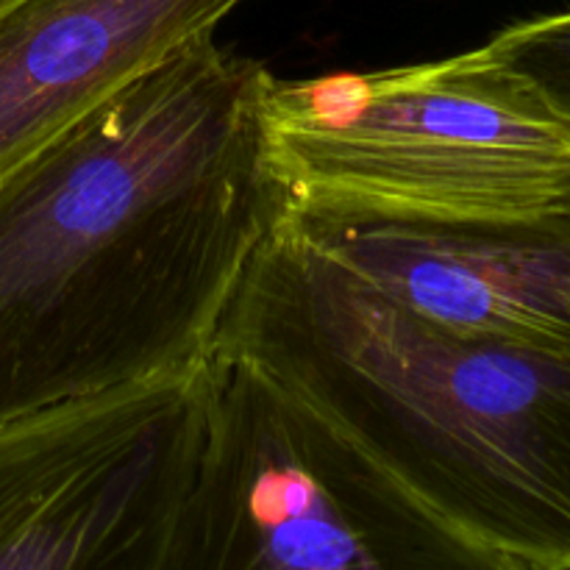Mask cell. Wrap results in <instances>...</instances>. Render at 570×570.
Listing matches in <instances>:
<instances>
[{
    "label": "cell",
    "instance_id": "5b68a950",
    "mask_svg": "<svg viewBox=\"0 0 570 570\" xmlns=\"http://www.w3.org/2000/svg\"><path fill=\"white\" fill-rule=\"evenodd\" d=\"M206 371L0 429V570H159L204 438Z\"/></svg>",
    "mask_w": 570,
    "mask_h": 570
},
{
    "label": "cell",
    "instance_id": "3957f363",
    "mask_svg": "<svg viewBox=\"0 0 570 570\" xmlns=\"http://www.w3.org/2000/svg\"><path fill=\"white\" fill-rule=\"evenodd\" d=\"M267 159L298 215L476 220L570 195V122L488 48L282 81Z\"/></svg>",
    "mask_w": 570,
    "mask_h": 570
},
{
    "label": "cell",
    "instance_id": "ba28073f",
    "mask_svg": "<svg viewBox=\"0 0 570 570\" xmlns=\"http://www.w3.org/2000/svg\"><path fill=\"white\" fill-rule=\"evenodd\" d=\"M484 48L570 122V9L501 28Z\"/></svg>",
    "mask_w": 570,
    "mask_h": 570
},
{
    "label": "cell",
    "instance_id": "8992f818",
    "mask_svg": "<svg viewBox=\"0 0 570 570\" xmlns=\"http://www.w3.org/2000/svg\"><path fill=\"white\" fill-rule=\"evenodd\" d=\"M340 265L468 337L570 354V204L476 220L298 215Z\"/></svg>",
    "mask_w": 570,
    "mask_h": 570
},
{
    "label": "cell",
    "instance_id": "7a4b0ae2",
    "mask_svg": "<svg viewBox=\"0 0 570 570\" xmlns=\"http://www.w3.org/2000/svg\"><path fill=\"white\" fill-rule=\"evenodd\" d=\"M217 354L309 401L479 543L570 570V354L426 321L293 217L250 265Z\"/></svg>",
    "mask_w": 570,
    "mask_h": 570
},
{
    "label": "cell",
    "instance_id": "9c48e42d",
    "mask_svg": "<svg viewBox=\"0 0 570 570\" xmlns=\"http://www.w3.org/2000/svg\"><path fill=\"white\" fill-rule=\"evenodd\" d=\"M566 200H568V204H570V195H568V198H566Z\"/></svg>",
    "mask_w": 570,
    "mask_h": 570
},
{
    "label": "cell",
    "instance_id": "6da1fadb",
    "mask_svg": "<svg viewBox=\"0 0 570 570\" xmlns=\"http://www.w3.org/2000/svg\"><path fill=\"white\" fill-rule=\"evenodd\" d=\"M271 78L204 33L0 181V429L209 365L293 212Z\"/></svg>",
    "mask_w": 570,
    "mask_h": 570
},
{
    "label": "cell",
    "instance_id": "52a82bcc",
    "mask_svg": "<svg viewBox=\"0 0 570 570\" xmlns=\"http://www.w3.org/2000/svg\"><path fill=\"white\" fill-rule=\"evenodd\" d=\"M243 0H0V181Z\"/></svg>",
    "mask_w": 570,
    "mask_h": 570
},
{
    "label": "cell",
    "instance_id": "277c9868",
    "mask_svg": "<svg viewBox=\"0 0 570 570\" xmlns=\"http://www.w3.org/2000/svg\"><path fill=\"white\" fill-rule=\"evenodd\" d=\"M159 570H532L456 529L293 390L212 356Z\"/></svg>",
    "mask_w": 570,
    "mask_h": 570
}]
</instances>
